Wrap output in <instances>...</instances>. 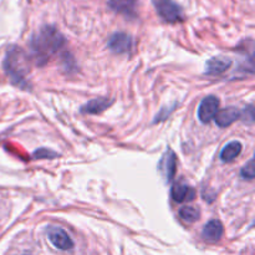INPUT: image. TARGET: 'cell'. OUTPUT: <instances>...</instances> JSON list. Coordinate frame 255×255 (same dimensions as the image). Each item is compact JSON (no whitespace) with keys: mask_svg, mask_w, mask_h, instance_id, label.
<instances>
[{"mask_svg":"<svg viewBox=\"0 0 255 255\" xmlns=\"http://www.w3.org/2000/svg\"><path fill=\"white\" fill-rule=\"evenodd\" d=\"M56 156H57V154L55 153V152L50 151V149H45V148L39 149V151H36L34 153V157L36 159H42V158L51 159V158H54V157H56Z\"/></svg>","mask_w":255,"mask_h":255,"instance_id":"obj_17","label":"cell"},{"mask_svg":"<svg viewBox=\"0 0 255 255\" xmlns=\"http://www.w3.org/2000/svg\"><path fill=\"white\" fill-rule=\"evenodd\" d=\"M241 117L242 112L238 109H236V107H227V109H223L217 112L214 120H216V124L219 127H227L231 126L233 122H236Z\"/></svg>","mask_w":255,"mask_h":255,"instance_id":"obj_9","label":"cell"},{"mask_svg":"<svg viewBox=\"0 0 255 255\" xmlns=\"http://www.w3.org/2000/svg\"><path fill=\"white\" fill-rule=\"evenodd\" d=\"M5 71L16 86L26 87V76L30 71L29 60L20 47L12 46L5 56Z\"/></svg>","mask_w":255,"mask_h":255,"instance_id":"obj_2","label":"cell"},{"mask_svg":"<svg viewBox=\"0 0 255 255\" xmlns=\"http://www.w3.org/2000/svg\"><path fill=\"white\" fill-rule=\"evenodd\" d=\"M242 177H243L244 179H249V181H252V179L255 177V169H254V158H251L248 161V163L246 164V166L242 168V172H241Z\"/></svg>","mask_w":255,"mask_h":255,"instance_id":"obj_16","label":"cell"},{"mask_svg":"<svg viewBox=\"0 0 255 255\" xmlns=\"http://www.w3.org/2000/svg\"><path fill=\"white\" fill-rule=\"evenodd\" d=\"M157 14L167 22H178L183 20V10L174 0H152Z\"/></svg>","mask_w":255,"mask_h":255,"instance_id":"obj_3","label":"cell"},{"mask_svg":"<svg viewBox=\"0 0 255 255\" xmlns=\"http://www.w3.org/2000/svg\"><path fill=\"white\" fill-rule=\"evenodd\" d=\"M65 45V37L54 26H44L31 39V52L35 62L44 66L52 55Z\"/></svg>","mask_w":255,"mask_h":255,"instance_id":"obj_1","label":"cell"},{"mask_svg":"<svg viewBox=\"0 0 255 255\" xmlns=\"http://www.w3.org/2000/svg\"><path fill=\"white\" fill-rule=\"evenodd\" d=\"M242 152V143L238 141L229 142L228 144H226L223 149L221 152V159L223 162H232L237 158V157L241 154Z\"/></svg>","mask_w":255,"mask_h":255,"instance_id":"obj_14","label":"cell"},{"mask_svg":"<svg viewBox=\"0 0 255 255\" xmlns=\"http://www.w3.org/2000/svg\"><path fill=\"white\" fill-rule=\"evenodd\" d=\"M179 217L182 218V221L186 222V223H194L199 219L201 217V212H199L198 208L196 207H183L179 211Z\"/></svg>","mask_w":255,"mask_h":255,"instance_id":"obj_15","label":"cell"},{"mask_svg":"<svg viewBox=\"0 0 255 255\" xmlns=\"http://www.w3.org/2000/svg\"><path fill=\"white\" fill-rule=\"evenodd\" d=\"M176 154L173 153L172 149H167V152L163 154L161 162H159V171L162 172L167 182H171L173 179L174 174H176Z\"/></svg>","mask_w":255,"mask_h":255,"instance_id":"obj_8","label":"cell"},{"mask_svg":"<svg viewBox=\"0 0 255 255\" xmlns=\"http://www.w3.org/2000/svg\"><path fill=\"white\" fill-rule=\"evenodd\" d=\"M219 111V99L216 96H207L201 102L198 109V117L201 122L208 124L214 119L217 112Z\"/></svg>","mask_w":255,"mask_h":255,"instance_id":"obj_6","label":"cell"},{"mask_svg":"<svg viewBox=\"0 0 255 255\" xmlns=\"http://www.w3.org/2000/svg\"><path fill=\"white\" fill-rule=\"evenodd\" d=\"M223 236V224L217 219L209 221L202 231V237L207 242H218Z\"/></svg>","mask_w":255,"mask_h":255,"instance_id":"obj_10","label":"cell"},{"mask_svg":"<svg viewBox=\"0 0 255 255\" xmlns=\"http://www.w3.org/2000/svg\"><path fill=\"white\" fill-rule=\"evenodd\" d=\"M133 46V40L128 34L116 32L109 40V47L115 54H126L129 52Z\"/></svg>","mask_w":255,"mask_h":255,"instance_id":"obj_7","label":"cell"},{"mask_svg":"<svg viewBox=\"0 0 255 255\" xmlns=\"http://www.w3.org/2000/svg\"><path fill=\"white\" fill-rule=\"evenodd\" d=\"M112 100L106 99V97H102V99H95L91 101L87 102L86 105L81 107V112L84 114H100V112L105 111L107 107H110L112 105Z\"/></svg>","mask_w":255,"mask_h":255,"instance_id":"obj_13","label":"cell"},{"mask_svg":"<svg viewBox=\"0 0 255 255\" xmlns=\"http://www.w3.org/2000/svg\"><path fill=\"white\" fill-rule=\"evenodd\" d=\"M172 198L177 203H182L184 201H192L196 196V192L191 188L189 186L184 183H176L172 188Z\"/></svg>","mask_w":255,"mask_h":255,"instance_id":"obj_11","label":"cell"},{"mask_svg":"<svg viewBox=\"0 0 255 255\" xmlns=\"http://www.w3.org/2000/svg\"><path fill=\"white\" fill-rule=\"evenodd\" d=\"M109 7L127 19H136L138 0H109Z\"/></svg>","mask_w":255,"mask_h":255,"instance_id":"obj_5","label":"cell"},{"mask_svg":"<svg viewBox=\"0 0 255 255\" xmlns=\"http://www.w3.org/2000/svg\"><path fill=\"white\" fill-rule=\"evenodd\" d=\"M232 61L229 59H224V57H213L207 62L206 66V74L207 75H221L226 70L231 67Z\"/></svg>","mask_w":255,"mask_h":255,"instance_id":"obj_12","label":"cell"},{"mask_svg":"<svg viewBox=\"0 0 255 255\" xmlns=\"http://www.w3.org/2000/svg\"><path fill=\"white\" fill-rule=\"evenodd\" d=\"M46 233L52 246L56 247L60 251H70V249L74 248V242L70 238L69 234L66 233V231H64L62 228L49 227L46 229Z\"/></svg>","mask_w":255,"mask_h":255,"instance_id":"obj_4","label":"cell"}]
</instances>
